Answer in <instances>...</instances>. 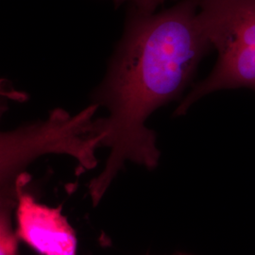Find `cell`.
I'll return each mask as SVG.
<instances>
[{"label":"cell","mask_w":255,"mask_h":255,"mask_svg":"<svg viewBox=\"0 0 255 255\" xmlns=\"http://www.w3.org/2000/svg\"><path fill=\"white\" fill-rule=\"evenodd\" d=\"M199 20L218 61L176 109L182 116L214 92L251 88L255 91V0H200Z\"/></svg>","instance_id":"3957f363"},{"label":"cell","mask_w":255,"mask_h":255,"mask_svg":"<svg viewBox=\"0 0 255 255\" xmlns=\"http://www.w3.org/2000/svg\"><path fill=\"white\" fill-rule=\"evenodd\" d=\"M186 255V254H179V255Z\"/></svg>","instance_id":"52a82bcc"},{"label":"cell","mask_w":255,"mask_h":255,"mask_svg":"<svg viewBox=\"0 0 255 255\" xmlns=\"http://www.w3.org/2000/svg\"><path fill=\"white\" fill-rule=\"evenodd\" d=\"M28 181L24 173L15 183V233L19 241L38 255H77L76 232L63 216L62 207L37 201L25 189Z\"/></svg>","instance_id":"277c9868"},{"label":"cell","mask_w":255,"mask_h":255,"mask_svg":"<svg viewBox=\"0 0 255 255\" xmlns=\"http://www.w3.org/2000/svg\"><path fill=\"white\" fill-rule=\"evenodd\" d=\"M16 199L1 198L0 205V255H20L19 239L12 226V210Z\"/></svg>","instance_id":"5b68a950"},{"label":"cell","mask_w":255,"mask_h":255,"mask_svg":"<svg viewBox=\"0 0 255 255\" xmlns=\"http://www.w3.org/2000/svg\"><path fill=\"white\" fill-rule=\"evenodd\" d=\"M100 106L92 102L85 109L70 115L54 109L47 119L1 133L0 180L1 197H16L15 183L33 160L57 153L74 157L78 171L96 166L95 151L101 147L103 134L99 119L93 117Z\"/></svg>","instance_id":"7a4b0ae2"},{"label":"cell","mask_w":255,"mask_h":255,"mask_svg":"<svg viewBox=\"0 0 255 255\" xmlns=\"http://www.w3.org/2000/svg\"><path fill=\"white\" fill-rule=\"evenodd\" d=\"M166 0H114L116 7L118 8L124 3H128L130 7L144 13H153L157 8Z\"/></svg>","instance_id":"8992f818"},{"label":"cell","mask_w":255,"mask_h":255,"mask_svg":"<svg viewBox=\"0 0 255 255\" xmlns=\"http://www.w3.org/2000/svg\"><path fill=\"white\" fill-rule=\"evenodd\" d=\"M200 0H181L160 12L129 6L124 33L92 102L108 116L99 119L110 148L105 167L89 183L98 204L124 164L157 166L156 134L146 128L151 114L178 99L191 82L202 57L212 48L199 20Z\"/></svg>","instance_id":"6da1fadb"}]
</instances>
